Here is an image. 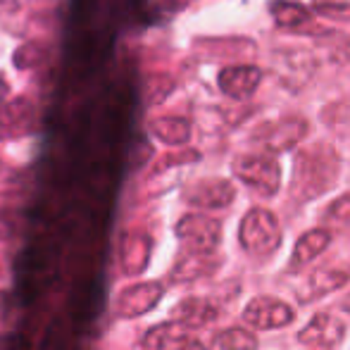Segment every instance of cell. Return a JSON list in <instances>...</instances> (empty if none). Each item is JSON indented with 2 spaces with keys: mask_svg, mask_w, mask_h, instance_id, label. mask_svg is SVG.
<instances>
[{
  "mask_svg": "<svg viewBox=\"0 0 350 350\" xmlns=\"http://www.w3.org/2000/svg\"><path fill=\"white\" fill-rule=\"evenodd\" d=\"M341 157L329 146H314L310 150L298 152L295 157V176H293V193L303 200L317 198L327 193L338 179Z\"/></svg>",
  "mask_w": 350,
  "mask_h": 350,
  "instance_id": "cell-1",
  "label": "cell"
},
{
  "mask_svg": "<svg viewBox=\"0 0 350 350\" xmlns=\"http://www.w3.org/2000/svg\"><path fill=\"white\" fill-rule=\"evenodd\" d=\"M281 226L274 212L265 208H253L245 212L239 226V241L241 248L253 258H269L281 248Z\"/></svg>",
  "mask_w": 350,
  "mask_h": 350,
  "instance_id": "cell-2",
  "label": "cell"
},
{
  "mask_svg": "<svg viewBox=\"0 0 350 350\" xmlns=\"http://www.w3.org/2000/svg\"><path fill=\"white\" fill-rule=\"evenodd\" d=\"M231 170L245 186L262 196H274L281 186V167L272 155H239Z\"/></svg>",
  "mask_w": 350,
  "mask_h": 350,
  "instance_id": "cell-3",
  "label": "cell"
},
{
  "mask_svg": "<svg viewBox=\"0 0 350 350\" xmlns=\"http://www.w3.org/2000/svg\"><path fill=\"white\" fill-rule=\"evenodd\" d=\"M176 236L191 253H212L221 241V224L212 217L186 215L176 224Z\"/></svg>",
  "mask_w": 350,
  "mask_h": 350,
  "instance_id": "cell-4",
  "label": "cell"
},
{
  "mask_svg": "<svg viewBox=\"0 0 350 350\" xmlns=\"http://www.w3.org/2000/svg\"><path fill=\"white\" fill-rule=\"evenodd\" d=\"M293 308L284 300H274L269 295H260L253 298L243 310V319L250 327L260 329V332H269V329L288 327L293 322Z\"/></svg>",
  "mask_w": 350,
  "mask_h": 350,
  "instance_id": "cell-5",
  "label": "cell"
},
{
  "mask_svg": "<svg viewBox=\"0 0 350 350\" xmlns=\"http://www.w3.org/2000/svg\"><path fill=\"white\" fill-rule=\"evenodd\" d=\"M305 134H308V122L300 117H288V120L269 122L258 129L253 134V143H260L267 152H284L293 148Z\"/></svg>",
  "mask_w": 350,
  "mask_h": 350,
  "instance_id": "cell-6",
  "label": "cell"
},
{
  "mask_svg": "<svg viewBox=\"0 0 350 350\" xmlns=\"http://www.w3.org/2000/svg\"><path fill=\"white\" fill-rule=\"evenodd\" d=\"M343 336H346L343 319L334 317L329 312L314 314L308 327L298 332V341L303 346H314V348H334L343 341Z\"/></svg>",
  "mask_w": 350,
  "mask_h": 350,
  "instance_id": "cell-7",
  "label": "cell"
},
{
  "mask_svg": "<svg viewBox=\"0 0 350 350\" xmlns=\"http://www.w3.org/2000/svg\"><path fill=\"white\" fill-rule=\"evenodd\" d=\"M219 88L224 96L234 98V100H243V98L253 96L258 91L260 81H262V72L253 65H234L224 67L217 77Z\"/></svg>",
  "mask_w": 350,
  "mask_h": 350,
  "instance_id": "cell-8",
  "label": "cell"
},
{
  "mask_svg": "<svg viewBox=\"0 0 350 350\" xmlns=\"http://www.w3.org/2000/svg\"><path fill=\"white\" fill-rule=\"evenodd\" d=\"M236 198V189L226 179H205L186 191V200L196 208H226Z\"/></svg>",
  "mask_w": 350,
  "mask_h": 350,
  "instance_id": "cell-9",
  "label": "cell"
},
{
  "mask_svg": "<svg viewBox=\"0 0 350 350\" xmlns=\"http://www.w3.org/2000/svg\"><path fill=\"white\" fill-rule=\"evenodd\" d=\"M162 295V286L160 284H139L131 286L122 293L120 305H117V312L122 317H134V314H143L150 308H155L157 300Z\"/></svg>",
  "mask_w": 350,
  "mask_h": 350,
  "instance_id": "cell-10",
  "label": "cell"
},
{
  "mask_svg": "<svg viewBox=\"0 0 350 350\" xmlns=\"http://www.w3.org/2000/svg\"><path fill=\"white\" fill-rule=\"evenodd\" d=\"M217 317H219V310L205 298H186L172 310V319H176L189 329L205 327V324L215 322Z\"/></svg>",
  "mask_w": 350,
  "mask_h": 350,
  "instance_id": "cell-11",
  "label": "cell"
},
{
  "mask_svg": "<svg viewBox=\"0 0 350 350\" xmlns=\"http://www.w3.org/2000/svg\"><path fill=\"white\" fill-rule=\"evenodd\" d=\"M348 279H350L348 269H341V267H319L317 272L310 274L308 286H305L303 298H300V300L310 303V300H314V298H322V295H327V293H334L336 288L346 286Z\"/></svg>",
  "mask_w": 350,
  "mask_h": 350,
  "instance_id": "cell-12",
  "label": "cell"
},
{
  "mask_svg": "<svg viewBox=\"0 0 350 350\" xmlns=\"http://www.w3.org/2000/svg\"><path fill=\"white\" fill-rule=\"evenodd\" d=\"M329 243H332V234H329L327 229L305 231L298 239V243H295L293 255H291V265H293V267H303V265L312 262L317 255H322L324 250L329 248Z\"/></svg>",
  "mask_w": 350,
  "mask_h": 350,
  "instance_id": "cell-13",
  "label": "cell"
},
{
  "mask_svg": "<svg viewBox=\"0 0 350 350\" xmlns=\"http://www.w3.org/2000/svg\"><path fill=\"white\" fill-rule=\"evenodd\" d=\"M186 336H189V327H184V324L176 322V319H170V322L152 327L150 332L146 334V338H143V346L150 350H162V348L172 346V343L184 341Z\"/></svg>",
  "mask_w": 350,
  "mask_h": 350,
  "instance_id": "cell-14",
  "label": "cell"
},
{
  "mask_svg": "<svg viewBox=\"0 0 350 350\" xmlns=\"http://www.w3.org/2000/svg\"><path fill=\"white\" fill-rule=\"evenodd\" d=\"M269 12H272L277 27L284 29H298L310 19V10L303 3H293V0H272Z\"/></svg>",
  "mask_w": 350,
  "mask_h": 350,
  "instance_id": "cell-15",
  "label": "cell"
},
{
  "mask_svg": "<svg viewBox=\"0 0 350 350\" xmlns=\"http://www.w3.org/2000/svg\"><path fill=\"white\" fill-rule=\"evenodd\" d=\"M152 134L160 141L170 143V146H179V143L189 141L191 124L184 117H160L152 122Z\"/></svg>",
  "mask_w": 350,
  "mask_h": 350,
  "instance_id": "cell-16",
  "label": "cell"
},
{
  "mask_svg": "<svg viewBox=\"0 0 350 350\" xmlns=\"http://www.w3.org/2000/svg\"><path fill=\"white\" fill-rule=\"evenodd\" d=\"M215 267H217V258H212V253H193L191 258L181 260L176 265L172 277L176 281H191L196 277H203V274H210Z\"/></svg>",
  "mask_w": 350,
  "mask_h": 350,
  "instance_id": "cell-17",
  "label": "cell"
},
{
  "mask_svg": "<svg viewBox=\"0 0 350 350\" xmlns=\"http://www.w3.org/2000/svg\"><path fill=\"white\" fill-rule=\"evenodd\" d=\"M217 350H258V338L245 329H226L217 334L215 338Z\"/></svg>",
  "mask_w": 350,
  "mask_h": 350,
  "instance_id": "cell-18",
  "label": "cell"
},
{
  "mask_svg": "<svg viewBox=\"0 0 350 350\" xmlns=\"http://www.w3.org/2000/svg\"><path fill=\"white\" fill-rule=\"evenodd\" d=\"M314 10L324 17L348 19L350 17V0H314Z\"/></svg>",
  "mask_w": 350,
  "mask_h": 350,
  "instance_id": "cell-19",
  "label": "cell"
},
{
  "mask_svg": "<svg viewBox=\"0 0 350 350\" xmlns=\"http://www.w3.org/2000/svg\"><path fill=\"white\" fill-rule=\"evenodd\" d=\"M327 217H329V219L343 221V224H350V193L334 200V203L329 205V210H327Z\"/></svg>",
  "mask_w": 350,
  "mask_h": 350,
  "instance_id": "cell-20",
  "label": "cell"
},
{
  "mask_svg": "<svg viewBox=\"0 0 350 350\" xmlns=\"http://www.w3.org/2000/svg\"><path fill=\"white\" fill-rule=\"evenodd\" d=\"M176 350H205V346L200 341H196V338L186 336L184 341H179V348H176Z\"/></svg>",
  "mask_w": 350,
  "mask_h": 350,
  "instance_id": "cell-21",
  "label": "cell"
},
{
  "mask_svg": "<svg viewBox=\"0 0 350 350\" xmlns=\"http://www.w3.org/2000/svg\"><path fill=\"white\" fill-rule=\"evenodd\" d=\"M8 93H10L8 81H5V79L0 77V105H3V103H5V98H8Z\"/></svg>",
  "mask_w": 350,
  "mask_h": 350,
  "instance_id": "cell-22",
  "label": "cell"
},
{
  "mask_svg": "<svg viewBox=\"0 0 350 350\" xmlns=\"http://www.w3.org/2000/svg\"><path fill=\"white\" fill-rule=\"evenodd\" d=\"M343 310H346V312H350V293H348V298L343 300Z\"/></svg>",
  "mask_w": 350,
  "mask_h": 350,
  "instance_id": "cell-23",
  "label": "cell"
},
{
  "mask_svg": "<svg viewBox=\"0 0 350 350\" xmlns=\"http://www.w3.org/2000/svg\"><path fill=\"white\" fill-rule=\"evenodd\" d=\"M348 48H350V41H348Z\"/></svg>",
  "mask_w": 350,
  "mask_h": 350,
  "instance_id": "cell-24",
  "label": "cell"
}]
</instances>
